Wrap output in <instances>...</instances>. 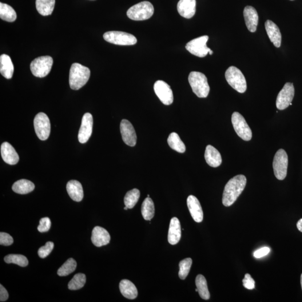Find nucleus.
I'll return each mask as SVG.
<instances>
[{
	"mask_svg": "<svg viewBox=\"0 0 302 302\" xmlns=\"http://www.w3.org/2000/svg\"><path fill=\"white\" fill-rule=\"evenodd\" d=\"M247 179L243 175H238L230 179L226 184L222 198V203L225 206H231L245 189Z\"/></svg>",
	"mask_w": 302,
	"mask_h": 302,
	"instance_id": "nucleus-1",
	"label": "nucleus"
},
{
	"mask_svg": "<svg viewBox=\"0 0 302 302\" xmlns=\"http://www.w3.org/2000/svg\"><path fill=\"white\" fill-rule=\"evenodd\" d=\"M90 70L87 67L75 63L71 67L69 83L71 88L77 90L80 89L89 81Z\"/></svg>",
	"mask_w": 302,
	"mask_h": 302,
	"instance_id": "nucleus-2",
	"label": "nucleus"
},
{
	"mask_svg": "<svg viewBox=\"0 0 302 302\" xmlns=\"http://www.w3.org/2000/svg\"><path fill=\"white\" fill-rule=\"evenodd\" d=\"M188 79L193 93L198 98H205L208 97L210 87L207 78L204 74L193 71L190 73Z\"/></svg>",
	"mask_w": 302,
	"mask_h": 302,
	"instance_id": "nucleus-3",
	"label": "nucleus"
},
{
	"mask_svg": "<svg viewBox=\"0 0 302 302\" xmlns=\"http://www.w3.org/2000/svg\"><path fill=\"white\" fill-rule=\"evenodd\" d=\"M154 13V7L149 1H143L136 4L127 11L128 17L135 21H142L149 19Z\"/></svg>",
	"mask_w": 302,
	"mask_h": 302,
	"instance_id": "nucleus-4",
	"label": "nucleus"
},
{
	"mask_svg": "<svg viewBox=\"0 0 302 302\" xmlns=\"http://www.w3.org/2000/svg\"><path fill=\"white\" fill-rule=\"evenodd\" d=\"M225 77L228 84L240 93H244L247 90V83L241 71L234 66H230L226 70Z\"/></svg>",
	"mask_w": 302,
	"mask_h": 302,
	"instance_id": "nucleus-5",
	"label": "nucleus"
},
{
	"mask_svg": "<svg viewBox=\"0 0 302 302\" xmlns=\"http://www.w3.org/2000/svg\"><path fill=\"white\" fill-rule=\"evenodd\" d=\"M53 63V58L49 55L39 57L31 62L30 70L34 76L45 77L50 72Z\"/></svg>",
	"mask_w": 302,
	"mask_h": 302,
	"instance_id": "nucleus-6",
	"label": "nucleus"
},
{
	"mask_svg": "<svg viewBox=\"0 0 302 302\" xmlns=\"http://www.w3.org/2000/svg\"><path fill=\"white\" fill-rule=\"evenodd\" d=\"M273 165L274 175L277 179L283 180L287 176L288 165V155L284 150L280 149L277 151Z\"/></svg>",
	"mask_w": 302,
	"mask_h": 302,
	"instance_id": "nucleus-7",
	"label": "nucleus"
},
{
	"mask_svg": "<svg viewBox=\"0 0 302 302\" xmlns=\"http://www.w3.org/2000/svg\"><path fill=\"white\" fill-rule=\"evenodd\" d=\"M103 37L106 42L119 46H132L137 42V38L133 35L123 31H108Z\"/></svg>",
	"mask_w": 302,
	"mask_h": 302,
	"instance_id": "nucleus-8",
	"label": "nucleus"
},
{
	"mask_svg": "<svg viewBox=\"0 0 302 302\" xmlns=\"http://www.w3.org/2000/svg\"><path fill=\"white\" fill-rule=\"evenodd\" d=\"M232 123L234 129L238 136L245 141L252 140V131L241 114L234 112L232 115Z\"/></svg>",
	"mask_w": 302,
	"mask_h": 302,
	"instance_id": "nucleus-9",
	"label": "nucleus"
},
{
	"mask_svg": "<svg viewBox=\"0 0 302 302\" xmlns=\"http://www.w3.org/2000/svg\"><path fill=\"white\" fill-rule=\"evenodd\" d=\"M34 126L35 133L40 140H47L50 133V123L49 117L45 113H38L34 118Z\"/></svg>",
	"mask_w": 302,
	"mask_h": 302,
	"instance_id": "nucleus-10",
	"label": "nucleus"
},
{
	"mask_svg": "<svg viewBox=\"0 0 302 302\" xmlns=\"http://www.w3.org/2000/svg\"><path fill=\"white\" fill-rule=\"evenodd\" d=\"M209 39L208 35H204L192 40L186 45V49L190 53L199 57H204L211 50L206 46Z\"/></svg>",
	"mask_w": 302,
	"mask_h": 302,
	"instance_id": "nucleus-11",
	"label": "nucleus"
},
{
	"mask_svg": "<svg viewBox=\"0 0 302 302\" xmlns=\"http://www.w3.org/2000/svg\"><path fill=\"white\" fill-rule=\"evenodd\" d=\"M295 93V87L293 83H286L277 95L276 101L277 108L280 110L287 109L292 103Z\"/></svg>",
	"mask_w": 302,
	"mask_h": 302,
	"instance_id": "nucleus-12",
	"label": "nucleus"
},
{
	"mask_svg": "<svg viewBox=\"0 0 302 302\" xmlns=\"http://www.w3.org/2000/svg\"><path fill=\"white\" fill-rule=\"evenodd\" d=\"M154 91L163 104L170 105L174 101L173 92L170 86L164 81L158 80L154 83Z\"/></svg>",
	"mask_w": 302,
	"mask_h": 302,
	"instance_id": "nucleus-13",
	"label": "nucleus"
},
{
	"mask_svg": "<svg viewBox=\"0 0 302 302\" xmlns=\"http://www.w3.org/2000/svg\"><path fill=\"white\" fill-rule=\"evenodd\" d=\"M93 115L87 113L83 115L80 129H79L78 138L81 144H85L89 141L93 132Z\"/></svg>",
	"mask_w": 302,
	"mask_h": 302,
	"instance_id": "nucleus-14",
	"label": "nucleus"
},
{
	"mask_svg": "<svg viewBox=\"0 0 302 302\" xmlns=\"http://www.w3.org/2000/svg\"><path fill=\"white\" fill-rule=\"evenodd\" d=\"M120 128L123 141L125 144L130 147L136 145L137 135L131 123L126 119H123L121 123Z\"/></svg>",
	"mask_w": 302,
	"mask_h": 302,
	"instance_id": "nucleus-15",
	"label": "nucleus"
},
{
	"mask_svg": "<svg viewBox=\"0 0 302 302\" xmlns=\"http://www.w3.org/2000/svg\"><path fill=\"white\" fill-rule=\"evenodd\" d=\"M244 17L248 30L250 32H255L259 23V15L255 8L251 6H246L244 11Z\"/></svg>",
	"mask_w": 302,
	"mask_h": 302,
	"instance_id": "nucleus-16",
	"label": "nucleus"
},
{
	"mask_svg": "<svg viewBox=\"0 0 302 302\" xmlns=\"http://www.w3.org/2000/svg\"><path fill=\"white\" fill-rule=\"evenodd\" d=\"M110 236L108 231L101 226H97L94 227L91 236V241L97 247H101L109 244Z\"/></svg>",
	"mask_w": 302,
	"mask_h": 302,
	"instance_id": "nucleus-17",
	"label": "nucleus"
},
{
	"mask_svg": "<svg viewBox=\"0 0 302 302\" xmlns=\"http://www.w3.org/2000/svg\"><path fill=\"white\" fill-rule=\"evenodd\" d=\"M187 205L191 216L194 221L201 223L203 220V212L200 201L197 197L190 196L187 199Z\"/></svg>",
	"mask_w": 302,
	"mask_h": 302,
	"instance_id": "nucleus-18",
	"label": "nucleus"
},
{
	"mask_svg": "<svg viewBox=\"0 0 302 302\" xmlns=\"http://www.w3.org/2000/svg\"><path fill=\"white\" fill-rule=\"evenodd\" d=\"M196 0H180L177 5L178 13L186 19L193 18L196 13Z\"/></svg>",
	"mask_w": 302,
	"mask_h": 302,
	"instance_id": "nucleus-19",
	"label": "nucleus"
},
{
	"mask_svg": "<svg viewBox=\"0 0 302 302\" xmlns=\"http://www.w3.org/2000/svg\"><path fill=\"white\" fill-rule=\"evenodd\" d=\"M1 153L3 160L6 164L11 165L18 164L19 161V155L9 143H3L1 146Z\"/></svg>",
	"mask_w": 302,
	"mask_h": 302,
	"instance_id": "nucleus-20",
	"label": "nucleus"
},
{
	"mask_svg": "<svg viewBox=\"0 0 302 302\" xmlns=\"http://www.w3.org/2000/svg\"><path fill=\"white\" fill-rule=\"evenodd\" d=\"M265 27L270 41L274 46L279 48L281 43V34L279 27L270 20L266 21Z\"/></svg>",
	"mask_w": 302,
	"mask_h": 302,
	"instance_id": "nucleus-21",
	"label": "nucleus"
},
{
	"mask_svg": "<svg viewBox=\"0 0 302 302\" xmlns=\"http://www.w3.org/2000/svg\"><path fill=\"white\" fill-rule=\"evenodd\" d=\"M181 237V228L180 222L178 218L174 217L170 221L168 233V241L171 245H176L180 241Z\"/></svg>",
	"mask_w": 302,
	"mask_h": 302,
	"instance_id": "nucleus-22",
	"label": "nucleus"
},
{
	"mask_svg": "<svg viewBox=\"0 0 302 302\" xmlns=\"http://www.w3.org/2000/svg\"><path fill=\"white\" fill-rule=\"evenodd\" d=\"M204 157L208 165L213 167V168H217L222 164V160L221 153L219 151L211 145L206 146Z\"/></svg>",
	"mask_w": 302,
	"mask_h": 302,
	"instance_id": "nucleus-23",
	"label": "nucleus"
},
{
	"mask_svg": "<svg viewBox=\"0 0 302 302\" xmlns=\"http://www.w3.org/2000/svg\"><path fill=\"white\" fill-rule=\"evenodd\" d=\"M67 193L75 201H81L83 198V190L80 182L77 180H71L66 186Z\"/></svg>",
	"mask_w": 302,
	"mask_h": 302,
	"instance_id": "nucleus-24",
	"label": "nucleus"
},
{
	"mask_svg": "<svg viewBox=\"0 0 302 302\" xmlns=\"http://www.w3.org/2000/svg\"><path fill=\"white\" fill-rule=\"evenodd\" d=\"M14 67L11 58L7 54H2L0 56V73L7 79L13 77Z\"/></svg>",
	"mask_w": 302,
	"mask_h": 302,
	"instance_id": "nucleus-25",
	"label": "nucleus"
},
{
	"mask_svg": "<svg viewBox=\"0 0 302 302\" xmlns=\"http://www.w3.org/2000/svg\"><path fill=\"white\" fill-rule=\"evenodd\" d=\"M119 289L122 295L129 300L136 299L138 296L137 289L130 280H122L119 284Z\"/></svg>",
	"mask_w": 302,
	"mask_h": 302,
	"instance_id": "nucleus-26",
	"label": "nucleus"
},
{
	"mask_svg": "<svg viewBox=\"0 0 302 302\" xmlns=\"http://www.w3.org/2000/svg\"><path fill=\"white\" fill-rule=\"evenodd\" d=\"M12 189L16 193L26 194L33 192L35 189V185L29 180L22 179L16 181Z\"/></svg>",
	"mask_w": 302,
	"mask_h": 302,
	"instance_id": "nucleus-27",
	"label": "nucleus"
},
{
	"mask_svg": "<svg viewBox=\"0 0 302 302\" xmlns=\"http://www.w3.org/2000/svg\"><path fill=\"white\" fill-rule=\"evenodd\" d=\"M36 8L38 13L43 16L52 14L55 6V0H36Z\"/></svg>",
	"mask_w": 302,
	"mask_h": 302,
	"instance_id": "nucleus-28",
	"label": "nucleus"
},
{
	"mask_svg": "<svg viewBox=\"0 0 302 302\" xmlns=\"http://www.w3.org/2000/svg\"><path fill=\"white\" fill-rule=\"evenodd\" d=\"M0 18L7 22H14L17 18V13L13 7L7 4L0 3Z\"/></svg>",
	"mask_w": 302,
	"mask_h": 302,
	"instance_id": "nucleus-29",
	"label": "nucleus"
},
{
	"mask_svg": "<svg viewBox=\"0 0 302 302\" xmlns=\"http://www.w3.org/2000/svg\"><path fill=\"white\" fill-rule=\"evenodd\" d=\"M196 284L199 295H200L201 299L204 300H208L210 299V293L205 277L201 275V274L197 276L196 279Z\"/></svg>",
	"mask_w": 302,
	"mask_h": 302,
	"instance_id": "nucleus-30",
	"label": "nucleus"
},
{
	"mask_svg": "<svg viewBox=\"0 0 302 302\" xmlns=\"http://www.w3.org/2000/svg\"><path fill=\"white\" fill-rule=\"evenodd\" d=\"M155 209L153 201L150 197L146 198L143 202L141 213L146 221H151L154 215Z\"/></svg>",
	"mask_w": 302,
	"mask_h": 302,
	"instance_id": "nucleus-31",
	"label": "nucleus"
},
{
	"mask_svg": "<svg viewBox=\"0 0 302 302\" xmlns=\"http://www.w3.org/2000/svg\"><path fill=\"white\" fill-rule=\"evenodd\" d=\"M168 143L170 148L177 152L182 153L185 152V145L176 133L173 132L170 134Z\"/></svg>",
	"mask_w": 302,
	"mask_h": 302,
	"instance_id": "nucleus-32",
	"label": "nucleus"
},
{
	"mask_svg": "<svg viewBox=\"0 0 302 302\" xmlns=\"http://www.w3.org/2000/svg\"><path fill=\"white\" fill-rule=\"evenodd\" d=\"M140 197V192L137 189H133L127 192L125 197V204L128 209H132L137 203Z\"/></svg>",
	"mask_w": 302,
	"mask_h": 302,
	"instance_id": "nucleus-33",
	"label": "nucleus"
},
{
	"mask_svg": "<svg viewBox=\"0 0 302 302\" xmlns=\"http://www.w3.org/2000/svg\"><path fill=\"white\" fill-rule=\"evenodd\" d=\"M77 267V263L73 258L67 260L66 262L58 270L59 276L65 277L73 273Z\"/></svg>",
	"mask_w": 302,
	"mask_h": 302,
	"instance_id": "nucleus-34",
	"label": "nucleus"
},
{
	"mask_svg": "<svg viewBox=\"0 0 302 302\" xmlns=\"http://www.w3.org/2000/svg\"><path fill=\"white\" fill-rule=\"evenodd\" d=\"M86 277L84 274L78 273L76 274L72 280L69 283L68 287L71 291H76L80 289L85 285Z\"/></svg>",
	"mask_w": 302,
	"mask_h": 302,
	"instance_id": "nucleus-35",
	"label": "nucleus"
},
{
	"mask_svg": "<svg viewBox=\"0 0 302 302\" xmlns=\"http://www.w3.org/2000/svg\"><path fill=\"white\" fill-rule=\"evenodd\" d=\"M4 260L7 264H15L22 267H25L29 264L28 260L25 256L17 254L8 255L4 258Z\"/></svg>",
	"mask_w": 302,
	"mask_h": 302,
	"instance_id": "nucleus-36",
	"label": "nucleus"
},
{
	"mask_svg": "<svg viewBox=\"0 0 302 302\" xmlns=\"http://www.w3.org/2000/svg\"><path fill=\"white\" fill-rule=\"evenodd\" d=\"M193 261L191 258H186L180 262V270L178 272V277L182 280H184L187 277L189 273L191 267H192Z\"/></svg>",
	"mask_w": 302,
	"mask_h": 302,
	"instance_id": "nucleus-37",
	"label": "nucleus"
},
{
	"mask_svg": "<svg viewBox=\"0 0 302 302\" xmlns=\"http://www.w3.org/2000/svg\"><path fill=\"white\" fill-rule=\"evenodd\" d=\"M54 248V244L52 242H47L45 246H42L38 250V253L40 257L45 259L52 252Z\"/></svg>",
	"mask_w": 302,
	"mask_h": 302,
	"instance_id": "nucleus-38",
	"label": "nucleus"
},
{
	"mask_svg": "<svg viewBox=\"0 0 302 302\" xmlns=\"http://www.w3.org/2000/svg\"><path fill=\"white\" fill-rule=\"evenodd\" d=\"M51 226V221L49 218H43L39 221V225L38 226V231L41 233L49 231Z\"/></svg>",
	"mask_w": 302,
	"mask_h": 302,
	"instance_id": "nucleus-39",
	"label": "nucleus"
},
{
	"mask_svg": "<svg viewBox=\"0 0 302 302\" xmlns=\"http://www.w3.org/2000/svg\"><path fill=\"white\" fill-rule=\"evenodd\" d=\"M14 240L9 234L0 233V244L3 246H9L13 244Z\"/></svg>",
	"mask_w": 302,
	"mask_h": 302,
	"instance_id": "nucleus-40",
	"label": "nucleus"
},
{
	"mask_svg": "<svg viewBox=\"0 0 302 302\" xmlns=\"http://www.w3.org/2000/svg\"><path fill=\"white\" fill-rule=\"evenodd\" d=\"M244 287L249 290H252L255 287V281L249 274H245L244 279L242 280Z\"/></svg>",
	"mask_w": 302,
	"mask_h": 302,
	"instance_id": "nucleus-41",
	"label": "nucleus"
},
{
	"mask_svg": "<svg viewBox=\"0 0 302 302\" xmlns=\"http://www.w3.org/2000/svg\"><path fill=\"white\" fill-rule=\"evenodd\" d=\"M270 250L268 247H264L263 248H261L259 250H256V251L253 253V256L257 259H259V258L263 257L267 255L270 252Z\"/></svg>",
	"mask_w": 302,
	"mask_h": 302,
	"instance_id": "nucleus-42",
	"label": "nucleus"
},
{
	"mask_svg": "<svg viewBox=\"0 0 302 302\" xmlns=\"http://www.w3.org/2000/svg\"><path fill=\"white\" fill-rule=\"evenodd\" d=\"M8 299H9V293L1 284L0 285V301L5 302Z\"/></svg>",
	"mask_w": 302,
	"mask_h": 302,
	"instance_id": "nucleus-43",
	"label": "nucleus"
},
{
	"mask_svg": "<svg viewBox=\"0 0 302 302\" xmlns=\"http://www.w3.org/2000/svg\"><path fill=\"white\" fill-rule=\"evenodd\" d=\"M297 227L300 232H302V218L297 222Z\"/></svg>",
	"mask_w": 302,
	"mask_h": 302,
	"instance_id": "nucleus-44",
	"label": "nucleus"
},
{
	"mask_svg": "<svg viewBox=\"0 0 302 302\" xmlns=\"http://www.w3.org/2000/svg\"><path fill=\"white\" fill-rule=\"evenodd\" d=\"M301 287H302V274L301 277Z\"/></svg>",
	"mask_w": 302,
	"mask_h": 302,
	"instance_id": "nucleus-45",
	"label": "nucleus"
},
{
	"mask_svg": "<svg viewBox=\"0 0 302 302\" xmlns=\"http://www.w3.org/2000/svg\"><path fill=\"white\" fill-rule=\"evenodd\" d=\"M210 55H212L213 53V51L212 50H210L209 52Z\"/></svg>",
	"mask_w": 302,
	"mask_h": 302,
	"instance_id": "nucleus-46",
	"label": "nucleus"
},
{
	"mask_svg": "<svg viewBox=\"0 0 302 302\" xmlns=\"http://www.w3.org/2000/svg\"><path fill=\"white\" fill-rule=\"evenodd\" d=\"M128 209V208H127V207H126V206H125V210H127V209Z\"/></svg>",
	"mask_w": 302,
	"mask_h": 302,
	"instance_id": "nucleus-47",
	"label": "nucleus"
},
{
	"mask_svg": "<svg viewBox=\"0 0 302 302\" xmlns=\"http://www.w3.org/2000/svg\"><path fill=\"white\" fill-rule=\"evenodd\" d=\"M292 1H293V0H292Z\"/></svg>",
	"mask_w": 302,
	"mask_h": 302,
	"instance_id": "nucleus-48",
	"label": "nucleus"
}]
</instances>
